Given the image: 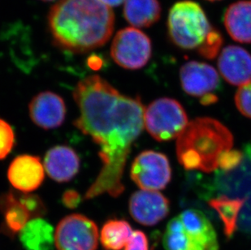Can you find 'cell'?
I'll return each mask as SVG.
<instances>
[{"label": "cell", "instance_id": "29", "mask_svg": "<svg viewBox=\"0 0 251 250\" xmlns=\"http://www.w3.org/2000/svg\"><path fill=\"white\" fill-rule=\"evenodd\" d=\"M81 195L76 190H67L63 195V203L66 207L74 209L81 202Z\"/></svg>", "mask_w": 251, "mask_h": 250}, {"label": "cell", "instance_id": "30", "mask_svg": "<svg viewBox=\"0 0 251 250\" xmlns=\"http://www.w3.org/2000/svg\"><path fill=\"white\" fill-rule=\"evenodd\" d=\"M101 1L110 7H116L121 5L122 2H126V0H101Z\"/></svg>", "mask_w": 251, "mask_h": 250}, {"label": "cell", "instance_id": "7", "mask_svg": "<svg viewBox=\"0 0 251 250\" xmlns=\"http://www.w3.org/2000/svg\"><path fill=\"white\" fill-rule=\"evenodd\" d=\"M216 184L225 196L246 199L237 228L251 235V150L249 147L245 151L242 164L229 173H219Z\"/></svg>", "mask_w": 251, "mask_h": 250}, {"label": "cell", "instance_id": "9", "mask_svg": "<svg viewBox=\"0 0 251 250\" xmlns=\"http://www.w3.org/2000/svg\"><path fill=\"white\" fill-rule=\"evenodd\" d=\"M99 239L97 225L80 214H73L64 218L55 231L57 250H96Z\"/></svg>", "mask_w": 251, "mask_h": 250}, {"label": "cell", "instance_id": "5", "mask_svg": "<svg viewBox=\"0 0 251 250\" xmlns=\"http://www.w3.org/2000/svg\"><path fill=\"white\" fill-rule=\"evenodd\" d=\"M168 28L171 41L183 50H198L213 29L201 6L191 0L173 5L168 14Z\"/></svg>", "mask_w": 251, "mask_h": 250}, {"label": "cell", "instance_id": "6", "mask_svg": "<svg viewBox=\"0 0 251 250\" xmlns=\"http://www.w3.org/2000/svg\"><path fill=\"white\" fill-rule=\"evenodd\" d=\"M188 124L185 109L173 99H159L145 109L144 126L150 135L159 142L177 138Z\"/></svg>", "mask_w": 251, "mask_h": 250}, {"label": "cell", "instance_id": "31", "mask_svg": "<svg viewBox=\"0 0 251 250\" xmlns=\"http://www.w3.org/2000/svg\"><path fill=\"white\" fill-rule=\"evenodd\" d=\"M42 1H45V2H50V1H53V0H42Z\"/></svg>", "mask_w": 251, "mask_h": 250}, {"label": "cell", "instance_id": "8", "mask_svg": "<svg viewBox=\"0 0 251 250\" xmlns=\"http://www.w3.org/2000/svg\"><path fill=\"white\" fill-rule=\"evenodd\" d=\"M111 54L121 68L129 70L142 69L151 58V41L138 28H123L112 41Z\"/></svg>", "mask_w": 251, "mask_h": 250}, {"label": "cell", "instance_id": "13", "mask_svg": "<svg viewBox=\"0 0 251 250\" xmlns=\"http://www.w3.org/2000/svg\"><path fill=\"white\" fill-rule=\"evenodd\" d=\"M28 110L33 123L44 129H53L61 126L66 116L64 100L50 91L40 93L33 97Z\"/></svg>", "mask_w": 251, "mask_h": 250}, {"label": "cell", "instance_id": "4", "mask_svg": "<svg viewBox=\"0 0 251 250\" xmlns=\"http://www.w3.org/2000/svg\"><path fill=\"white\" fill-rule=\"evenodd\" d=\"M166 250H219L218 238L206 215L195 209L183 211L168 222L163 237Z\"/></svg>", "mask_w": 251, "mask_h": 250}, {"label": "cell", "instance_id": "19", "mask_svg": "<svg viewBox=\"0 0 251 250\" xmlns=\"http://www.w3.org/2000/svg\"><path fill=\"white\" fill-rule=\"evenodd\" d=\"M159 0H126L124 16L131 25L147 28L155 24L161 17Z\"/></svg>", "mask_w": 251, "mask_h": 250}, {"label": "cell", "instance_id": "10", "mask_svg": "<svg viewBox=\"0 0 251 250\" xmlns=\"http://www.w3.org/2000/svg\"><path fill=\"white\" fill-rule=\"evenodd\" d=\"M131 178L142 190L164 189L172 179V169L167 156L153 150L143 151L132 163Z\"/></svg>", "mask_w": 251, "mask_h": 250}, {"label": "cell", "instance_id": "21", "mask_svg": "<svg viewBox=\"0 0 251 250\" xmlns=\"http://www.w3.org/2000/svg\"><path fill=\"white\" fill-rule=\"evenodd\" d=\"M0 209L4 215L6 228L15 234L21 232L31 219L26 208L20 202L14 194L9 193L2 197L0 200Z\"/></svg>", "mask_w": 251, "mask_h": 250}, {"label": "cell", "instance_id": "16", "mask_svg": "<svg viewBox=\"0 0 251 250\" xmlns=\"http://www.w3.org/2000/svg\"><path fill=\"white\" fill-rule=\"evenodd\" d=\"M44 167L48 175L55 181H69L78 173L80 158L70 147L57 146L48 151Z\"/></svg>", "mask_w": 251, "mask_h": 250}, {"label": "cell", "instance_id": "3", "mask_svg": "<svg viewBox=\"0 0 251 250\" xmlns=\"http://www.w3.org/2000/svg\"><path fill=\"white\" fill-rule=\"evenodd\" d=\"M233 137L227 127L214 119L202 117L188 124L176 140V155L183 168L204 173L219 168L221 154L232 150Z\"/></svg>", "mask_w": 251, "mask_h": 250}, {"label": "cell", "instance_id": "27", "mask_svg": "<svg viewBox=\"0 0 251 250\" xmlns=\"http://www.w3.org/2000/svg\"><path fill=\"white\" fill-rule=\"evenodd\" d=\"M244 158V153L237 150H230L222 153L219 159V168L223 173H229L238 168Z\"/></svg>", "mask_w": 251, "mask_h": 250}, {"label": "cell", "instance_id": "1", "mask_svg": "<svg viewBox=\"0 0 251 250\" xmlns=\"http://www.w3.org/2000/svg\"><path fill=\"white\" fill-rule=\"evenodd\" d=\"M74 98L80 111L74 125L100 146L102 163L85 199L105 194L117 198L125 190L122 176L131 147L144 127V106L98 75L79 81Z\"/></svg>", "mask_w": 251, "mask_h": 250}, {"label": "cell", "instance_id": "14", "mask_svg": "<svg viewBox=\"0 0 251 250\" xmlns=\"http://www.w3.org/2000/svg\"><path fill=\"white\" fill-rule=\"evenodd\" d=\"M219 71L231 85L242 86L251 80V54L244 48L230 45L218 59Z\"/></svg>", "mask_w": 251, "mask_h": 250}, {"label": "cell", "instance_id": "11", "mask_svg": "<svg viewBox=\"0 0 251 250\" xmlns=\"http://www.w3.org/2000/svg\"><path fill=\"white\" fill-rule=\"evenodd\" d=\"M183 90L194 97H206L214 95L221 84L218 73L206 63L189 61L183 64L180 71Z\"/></svg>", "mask_w": 251, "mask_h": 250}, {"label": "cell", "instance_id": "25", "mask_svg": "<svg viewBox=\"0 0 251 250\" xmlns=\"http://www.w3.org/2000/svg\"><path fill=\"white\" fill-rule=\"evenodd\" d=\"M15 142V134L12 127L0 119V160L11 152Z\"/></svg>", "mask_w": 251, "mask_h": 250}, {"label": "cell", "instance_id": "22", "mask_svg": "<svg viewBox=\"0 0 251 250\" xmlns=\"http://www.w3.org/2000/svg\"><path fill=\"white\" fill-rule=\"evenodd\" d=\"M133 232L130 225L126 220H108L100 232V241L105 250H121L126 247Z\"/></svg>", "mask_w": 251, "mask_h": 250}, {"label": "cell", "instance_id": "15", "mask_svg": "<svg viewBox=\"0 0 251 250\" xmlns=\"http://www.w3.org/2000/svg\"><path fill=\"white\" fill-rule=\"evenodd\" d=\"M7 177L15 189L25 194L34 191L44 179V168L38 157L20 155L12 161Z\"/></svg>", "mask_w": 251, "mask_h": 250}, {"label": "cell", "instance_id": "32", "mask_svg": "<svg viewBox=\"0 0 251 250\" xmlns=\"http://www.w3.org/2000/svg\"><path fill=\"white\" fill-rule=\"evenodd\" d=\"M210 2H216V1H219V0H208Z\"/></svg>", "mask_w": 251, "mask_h": 250}, {"label": "cell", "instance_id": "18", "mask_svg": "<svg viewBox=\"0 0 251 250\" xmlns=\"http://www.w3.org/2000/svg\"><path fill=\"white\" fill-rule=\"evenodd\" d=\"M19 236L25 250H50L55 245L54 228L43 218L29 220Z\"/></svg>", "mask_w": 251, "mask_h": 250}, {"label": "cell", "instance_id": "28", "mask_svg": "<svg viewBox=\"0 0 251 250\" xmlns=\"http://www.w3.org/2000/svg\"><path fill=\"white\" fill-rule=\"evenodd\" d=\"M125 250H150L147 235L139 230L133 231Z\"/></svg>", "mask_w": 251, "mask_h": 250}, {"label": "cell", "instance_id": "20", "mask_svg": "<svg viewBox=\"0 0 251 250\" xmlns=\"http://www.w3.org/2000/svg\"><path fill=\"white\" fill-rule=\"evenodd\" d=\"M245 202L246 199L225 195L209 200V205L218 213L223 223L224 232L227 239L231 238L237 229V223Z\"/></svg>", "mask_w": 251, "mask_h": 250}, {"label": "cell", "instance_id": "2", "mask_svg": "<svg viewBox=\"0 0 251 250\" xmlns=\"http://www.w3.org/2000/svg\"><path fill=\"white\" fill-rule=\"evenodd\" d=\"M115 16L101 0H59L48 15V26L57 47L74 53L100 48L109 40Z\"/></svg>", "mask_w": 251, "mask_h": 250}, {"label": "cell", "instance_id": "23", "mask_svg": "<svg viewBox=\"0 0 251 250\" xmlns=\"http://www.w3.org/2000/svg\"><path fill=\"white\" fill-rule=\"evenodd\" d=\"M223 37L218 30L213 28L210 32L206 40L198 49L201 56L208 59H213L218 55L223 45Z\"/></svg>", "mask_w": 251, "mask_h": 250}, {"label": "cell", "instance_id": "17", "mask_svg": "<svg viewBox=\"0 0 251 250\" xmlns=\"http://www.w3.org/2000/svg\"><path fill=\"white\" fill-rule=\"evenodd\" d=\"M224 24L233 40L251 43V0H241L230 5L224 15Z\"/></svg>", "mask_w": 251, "mask_h": 250}, {"label": "cell", "instance_id": "24", "mask_svg": "<svg viewBox=\"0 0 251 250\" xmlns=\"http://www.w3.org/2000/svg\"><path fill=\"white\" fill-rule=\"evenodd\" d=\"M20 202L26 208L28 212L30 215L31 219L41 218L47 212V208L42 199L37 195L33 194H22L17 197Z\"/></svg>", "mask_w": 251, "mask_h": 250}, {"label": "cell", "instance_id": "26", "mask_svg": "<svg viewBox=\"0 0 251 250\" xmlns=\"http://www.w3.org/2000/svg\"><path fill=\"white\" fill-rule=\"evenodd\" d=\"M235 103L242 115L251 119V80L240 86L235 95Z\"/></svg>", "mask_w": 251, "mask_h": 250}, {"label": "cell", "instance_id": "12", "mask_svg": "<svg viewBox=\"0 0 251 250\" xmlns=\"http://www.w3.org/2000/svg\"><path fill=\"white\" fill-rule=\"evenodd\" d=\"M170 201L158 191L140 190L129 200V213L136 222L145 226H154L167 217Z\"/></svg>", "mask_w": 251, "mask_h": 250}]
</instances>
